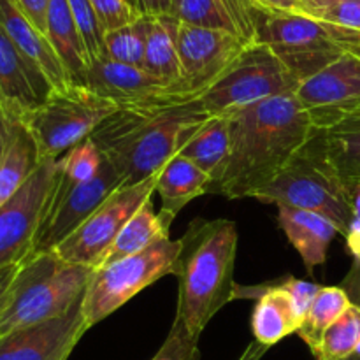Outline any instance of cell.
Listing matches in <instances>:
<instances>
[{"mask_svg": "<svg viewBox=\"0 0 360 360\" xmlns=\"http://www.w3.org/2000/svg\"><path fill=\"white\" fill-rule=\"evenodd\" d=\"M229 118L227 164L210 190L229 200L253 199L316 132L295 94L271 97Z\"/></svg>", "mask_w": 360, "mask_h": 360, "instance_id": "cell-1", "label": "cell"}, {"mask_svg": "<svg viewBox=\"0 0 360 360\" xmlns=\"http://www.w3.org/2000/svg\"><path fill=\"white\" fill-rule=\"evenodd\" d=\"M207 116L197 95H179L155 104L118 108L90 139L123 185L130 186L157 176L178 155L183 130Z\"/></svg>", "mask_w": 360, "mask_h": 360, "instance_id": "cell-2", "label": "cell"}, {"mask_svg": "<svg viewBox=\"0 0 360 360\" xmlns=\"http://www.w3.org/2000/svg\"><path fill=\"white\" fill-rule=\"evenodd\" d=\"M179 241L172 273L179 285L176 316L199 340L214 315L234 301L238 227L225 218H195Z\"/></svg>", "mask_w": 360, "mask_h": 360, "instance_id": "cell-3", "label": "cell"}, {"mask_svg": "<svg viewBox=\"0 0 360 360\" xmlns=\"http://www.w3.org/2000/svg\"><path fill=\"white\" fill-rule=\"evenodd\" d=\"M253 199L322 214L343 238L355 218L352 190L330 162L323 130H316L283 171Z\"/></svg>", "mask_w": 360, "mask_h": 360, "instance_id": "cell-4", "label": "cell"}, {"mask_svg": "<svg viewBox=\"0 0 360 360\" xmlns=\"http://www.w3.org/2000/svg\"><path fill=\"white\" fill-rule=\"evenodd\" d=\"M94 271L67 262L55 252L28 257L0 315V336L65 315L84 295Z\"/></svg>", "mask_w": 360, "mask_h": 360, "instance_id": "cell-5", "label": "cell"}, {"mask_svg": "<svg viewBox=\"0 0 360 360\" xmlns=\"http://www.w3.org/2000/svg\"><path fill=\"white\" fill-rule=\"evenodd\" d=\"M257 41L269 46L295 79H308L347 51H360V37L297 11H266Z\"/></svg>", "mask_w": 360, "mask_h": 360, "instance_id": "cell-6", "label": "cell"}, {"mask_svg": "<svg viewBox=\"0 0 360 360\" xmlns=\"http://www.w3.org/2000/svg\"><path fill=\"white\" fill-rule=\"evenodd\" d=\"M118 109L115 102L86 84H69L35 109L23 123L34 137L41 158H60L91 134Z\"/></svg>", "mask_w": 360, "mask_h": 360, "instance_id": "cell-7", "label": "cell"}, {"mask_svg": "<svg viewBox=\"0 0 360 360\" xmlns=\"http://www.w3.org/2000/svg\"><path fill=\"white\" fill-rule=\"evenodd\" d=\"M299 81L264 42L246 46L234 65L199 97L210 116H231L278 95L295 94Z\"/></svg>", "mask_w": 360, "mask_h": 360, "instance_id": "cell-8", "label": "cell"}, {"mask_svg": "<svg viewBox=\"0 0 360 360\" xmlns=\"http://www.w3.org/2000/svg\"><path fill=\"white\" fill-rule=\"evenodd\" d=\"M181 241L162 239L144 252L94 271L84 292V320L88 329L101 323L139 292L174 273Z\"/></svg>", "mask_w": 360, "mask_h": 360, "instance_id": "cell-9", "label": "cell"}, {"mask_svg": "<svg viewBox=\"0 0 360 360\" xmlns=\"http://www.w3.org/2000/svg\"><path fill=\"white\" fill-rule=\"evenodd\" d=\"M155 185L157 176L137 185L120 186L74 234H70L53 252L70 264L98 269L127 221L148 200H151Z\"/></svg>", "mask_w": 360, "mask_h": 360, "instance_id": "cell-10", "label": "cell"}, {"mask_svg": "<svg viewBox=\"0 0 360 360\" xmlns=\"http://www.w3.org/2000/svg\"><path fill=\"white\" fill-rule=\"evenodd\" d=\"M120 186L122 178L105 158L97 178L88 183L69 181L60 174L58 165V179L39 227L34 253L53 252L62 245Z\"/></svg>", "mask_w": 360, "mask_h": 360, "instance_id": "cell-11", "label": "cell"}, {"mask_svg": "<svg viewBox=\"0 0 360 360\" xmlns=\"http://www.w3.org/2000/svg\"><path fill=\"white\" fill-rule=\"evenodd\" d=\"M56 179L58 158H44L16 195L0 207V269L23 264L34 253Z\"/></svg>", "mask_w": 360, "mask_h": 360, "instance_id": "cell-12", "label": "cell"}, {"mask_svg": "<svg viewBox=\"0 0 360 360\" xmlns=\"http://www.w3.org/2000/svg\"><path fill=\"white\" fill-rule=\"evenodd\" d=\"M295 98L316 130H329L360 109V51H347L301 81Z\"/></svg>", "mask_w": 360, "mask_h": 360, "instance_id": "cell-13", "label": "cell"}, {"mask_svg": "<svg viewBox=\"0 0 360 360\" xmlns=\"http://www.w3.org/2000/svg\"><path fill=\"white\" fill-rule=\"evenodd\" d=\"M248 44L252 42L234 32L179 23L178 55L186 90L200 97L234 65Z\"/></svg>", "mask_w": 360, "mask_h": 360, "instance_id": "cell-14", "label": "cell"}, {"mask_svg": "<svg viewBox=\"0 0 360 360\" xmlns=\"http://www.w3.org/2000/svg\"><path fill=\"white\" fill-rule=\"evenodd\" d=\"M44 70L14 46L0 28V112L9 123H23L53 94Z\"/></svg>", "mask_w": 360, "mask_h": 360, "instance_id": "cell-15", "label": "cell"}, {"mask_svg": "<svg viewBox=\"0 0 360 360\" xmlns=\"http://www.w3.org/2000/svg\"><path fill=\"white\" fill-rule=\"evenodd\" d=\"M84 295L58 319L0 336V360H69L86 334Z\"/></svg>", "mask_w": 360, "mask_h": 360, "instance_id": "cell-16", "label": "cell"}, {"mask_svg": "<svg viewBox=\"0 0 360 360\" xmlns=\"http://www.w3.org/2000/svg\"><path fill=\"white\" fill-rule=\"evenodd\" d=\"M84 84L108 101L115 102L118 108L155 104L179 95H193L167 86L141 67L112 62L105 56H101L97 62L91 63Z\"/></svg>", "mask_w": 360, "mask_h": 360, "instance_id": "cell-17", "label": "cell"}, {"mask_svg": "<svg viewBox=\"0 0 360 360\" xmlns=\"http://www.w3.org/2000/svg\"><path fill=\"white\" fill-rule=\"evenodd\" d=\"M257 299L252 313V333L257 343L271 348L297 334L304 316L299 313L287 287V278L273 283L243 287L236 285L234 299Z\"/></svg>", "mask_w": 360, "mask_h": 360, "instance_id": "cell-18", "label": "cell"}, {"mask_svg": "<svg viewBox=\"0 0 360 360\" xmlns=\"http://www.w3.org/2000/svg\"><path fill=\"white\" fill-rule=\"evenodd\" d=\"M229 150H231V118L207 116L183 130L178 155L210 174L214 185L227 164Z\"/></svg>", "mask_w": 360, "mask_h": 360, "instance_id": "cell-19", "label": "cell"}, {"mask_svg": "<svg viewBox=\"0 0 360 360\" xmlns=\"http://www.w3.org/2000/svg\"><path fill=\"white\" fill-rule=\"evenodd\" d=\"M0 28L27 58L44 70L56 90L69 86V76L56 53L53 51L48 37L34 27L14 0H0Z\"/></svg>", "mask_w": 360, "mask_h": 360, "instance_id": "cell-20", "label": "cell"}, {"mask_svg": "<svg viewBox=\"0 0 360 360\" xmlns=\"http://www.w3.org/2000/svg\"><path fill=\"white\" fill-rule=\"evenodd\" d=\"M278 224L311 274L316 266L326 264L330 243L340 234L326 217L297 207L278 206Z\"/></svg>", "mask_w": 360, "mask_h": 360, "instance_id": "cell-21", "label": "cell"}, {"mask_svg": "<svg viewBox=\"0 0 360 360\" xmlns=\"http://www.w3.org/2000/svg\"><path fill=\"white\" fill-rule=\"evenodd\" d=\"M211 185L213 179L210 174L181 155H174L157 174L155 193H158L162 200L160 214L172 224L186 204L210 193Z\"/></svg>", "mask_w": 360, "mask_h": 360, "instance_id": "cell-22", "label": "cell"}, {"mask_svg": "<svg viewBox=\"0 0 360 360\" xmlns=\"http://www.w3.org/2000/svg\"><path fill=\"white\" fill-rule=\"evenodd\" d=\"M46 37L62 62L70 84H84L90 58L67 0H49Z\"/></svg>", "mask_w": 360, "mask_h": 360, "instance_id": "cell-23", "label": "cell"}, {"mask_svg": "<svg viewBox=\"0 0 360 360\" xmlns=\"http://www.w3.org/2000/svg\"><path fill=\"white\" fill-rule=\"evenodd\" d=\"M178 30L179 21L174 16L171 14L155 16L141 69L167 86L188 91L183 83L181 63H179Z\"/></svg>", "mask_w": 360, "mask_h": 360, "instance_id": "cell-24", "label": "cell"}, {"mask_svg": "<svg viewBox=\"0 0 360 360\" xmlns=\"http://www.w3.org/2000/svg\"><path fill=\"white\" fill-rule=\"evenodd\" d=\"M41 160L30 132L20 123H9V136L0 157V207L16 195Z\"/></svg>", "mask_w": 360, "mask_h": 360, "instance_id": "cell-25", "label": "cell"}, {"mask_svg": "<svg viewBox=\"0 0 360 360\" xmlns=\"http://www.w3.org/2000/svg\"><path fill=\"white\" fill-rule=\"evenodd\" d=\"M153 200H148L129 221L122 232L118 234L116 241L112 243L111 250L105 255L102 266L116 262V260L127 259V257L137 255L144 252L155 243L162 239H169V229L171 221L165 220L160 213H155ZM101 266V267H102Z\"/></svg>", "mask_w": 360, "mask_h": 360, "instance_id": "cell-26", "label": "cell"}, {"mask_svg": "<svg viewBox=\"0 0 360 360\" xmlns=\"http://www.w3.org/2000/svg\"><path fill=\"white\" fill-rule=\"evenodd\" d=\"M327 153L338 174L354 190L360 183V109L323 130Z\"/></svg>", "mask_w": 360, "mask_h": 360, "instance_id": "cell-27", "label": "cell"}, {"mask_svg": "<svg viewBox=\"0 0 360 360\" xmlns=\"http://www.w3.org/2000/svg\"><path fill=\"white\" fill-rule=\"evenodd\" d=\"M153 20L155 16L141 14L132 23L116 28V30L105 32L104 55L102 56L112 60V62L143 67L144 51H146Z\"/></svg>", "mask_w": 360, "mask_h": 360, "instance_id": "cell-28", "label": "cell"}, {"mask_svg": "<svg viewBox=\"0 0 360 360\" xmlns=\"http://www.w3.org/2000/svg\"><path fill=\"white\" fill-rule=\"evenodd\" d=\"M352 306L347 292L341 287H322L308 309L297 336L308 345L309 350L319 345L320 338L326 333L330 323L336 322L345 311Z\"/></svg>", "mask_w": 360, "mask_h": 360, "instance_id": "cell-29", "label": "cell"}, {"mask_svg": "<svg viewBox=\"0 0 360 360\" xmlns=\"http://www.w3.org/2000/svg\"><path fill=\"white\" fill-rule=\"evenodd\" d=\"M360 343V308L352 304L340 319L327 327L311 352L315 360H345Z\"/></svg>", "mask_w": 360, "mask_h": 360, "instance_id": "cell-30", "label": "cell"}, {"mask_svg": "<svg viewBox=\"0 0 360 360\" xmlns=\"http://www.w3.org/2000/svg\"><path fill=\"white\" fill-rule=\"evenodd\" d=\"M299 13L360 37V0H311Z\"/></svg>", "mask_w": 360, "mask_h": 360, "instance_id": "cell-31", "label": "cell"}, {"mask_svg": "<svg viewBox=\"0 0 360 360\" xmlns=\"http://www.w3.org/2000/svg\"><path fill=\"white\" fill-rule=\"evenodd\" d=\"M179 23L190 27L210 28V30H227L234 32V25L231 23L224 11L217 6L214 0H176L174 6L169 11Z\"/></svg>", "mask_w": 360, "mask_h": 360, "instance_id": "cell-32", "label": "cell"}, {"mask_svg": "<svg viewBox=\"0 0 360 360\" xmlns=\"http://www.w3.org/2000/svg\"><path fill=\"white\" fill-rule=\"evenodd\" d=\"M104 164V155L91 139L83 141L58 158L60 174L72 183H88L95 179Z\"/></svg>", "mask_w": 360, "mask_h": 360, "instance_id": "cell-33", "label": "cell"}, {"mask_svg": "<svg viewBox=\"0 0 360 360\" xmlns=\"http://www.w3.org/2000/svg\"><path fill=\"white\" fill-rule=\"evenodd\" d=\"M67 2H69L70 11H72L74 21L79 28L81 39H83L84 49H86L91 65L104 55L105 30L102 28L90 0H67Z\"/></svg>", "mask_w": 360, "mask_h": 360, "instance_id": "cell-34", "label": "cell"}, {"mask_svg": "<svg viewBox=\"0 0 360 360\" xmlns=\"http://www.w3.org/2000/svg\"><path fill=\"white\" fill-rule=\"evenodd\" d=\"M225 16L234 25L236 34L246 42H257L259 23L264 11L253 0H214Z\"/></svg>", "mask_w": 360, "mask_h": 360, "instance_id": "cell-35", "label": "cell"}, {"mask_svg": "<svg viewBox=\"0 0 360 360\" xmlns=\"http://www.w3.org/2000/svg\"><path fill=\"white\" fill-rule=\"evenodd\" d=\"M151 360H200L199 340L188 333L181 319L174 316L164 345Z\"/></svg>", "mask_w": 360, "mask_h": 360, "instance_id": "cell-36", "label": "cell"}, {"mask_svg": "<svg viewBox=\"0 0 360 360\" xmlns=\"http://www.w3.org/2000/svg\"><path fill=\"white\" fill-rule=\"evenodd\" d=\"M90 4L94 6L98 21L105 32L125 27L141 16L139 11L130 6L127 0H90Z\"/></svg>", "mask_w": 360, "mask_h": 360, "instance_id": "cell-37", "label": "cell"}, {"mask_svg": "<svg viewBox=\"0 0 360 360\" xmlns=\"http://www.w3.org/2000/svg\"><path fill=\"white\" fill-rule=\"evenodd\" d=\"M14 2L23 11L25 16L34 23V27L46 35V18H48L49 0H14Z\"/></svg>", "mask_w": 360, "mask_h": 360, "instance_id": "cell-38", "label": "cell"}, {"mask_svg": "<svg viewBox=\"0 0 360 360\" xmlns=\"http://www.w3.org/2000/svg\"><path fill=\"white\" fill-rule=\"evenodd\" d=\"M20 267H21V264L0 269V315H2V311L6 309V306H7V302H9L11 290H13L14 280H16L18 273H20Z\"/></svg>", "mask_w": 360, "mask_h": 360, "instance_id": "cell-39", "label": "cell"}, {"mask_svg": "<svg viewBox=\"0 0 360 360\" xmlns=\"http://www.w3.org/2000/svg\"><path fill=\"white\" fill-rule=\"evenodd\" d=\"M354 306L360 308V262H355L340 285Z\"/></svg>", "mask_w": 360, "mask_h": 360, "instance_id": "cell-40", "label": "cell"}, {"mask_svg": "<svg viewBox=\"0 0 360 360\" xmlns=\"http://www.w3.org/2000/svg\"><path fill=\"white\" fill-rule=\"evenodd\" d=\"M345 239H347L348 250L355 257V262H360V217L354 218Z\"/></svg>", "mask_w": 360, "mask_h": 360, "instance_id": "cell-41", "label": "cell"}, {"mask_svg": "<svg viewBox=\"0 0 360 360\" xmlns=\"http://www.w3.org/2000/svg\"><path fill=\"white\" fill-rule=\"evenodd\" d=\"M136 7L141 14H146V16H160V14H167L165 0H136Z\"/></svg>", "mask_w": 360, "mask_h": 360, "instance_id": "cell-42", "label": "cell"}, {"mask_svg": "<svg viewBox=\"0 0 360 360\" xmlns=\"http://www.w3.org/2000/svg\"><path fill=\"white\" fill-rule=\"evenodd\" d=\"M257 4V7L266 13V11H297L292 0H253Z\"/></svg>", "mask_w": 360, "mask_h": 360, "instance_id": "cell-43", "label": "cell"}, {"mask_svg": "<svg viewBox=\"0 0 360 360\" xmlns=\"http://www.w3.org/2000/svg\"><path fill=\"white\" fill-rule=\"evenodd\" d=\"M267 350H269V348L264 347V345H260V343H257V341L253 340L252 343L245 348V352L239 355L238 360H262L264 355L267 354Z\"/></svg>", "mask_w": 360, "mask_h": 360, "instance_id": "cell-44", "label": "cell"}, {"mask_svg": "<svg viewBox=\"0 0 360 360\" xmlns=\"http://www.w3.org/2000/svg\"><path fill=\"white\" fill-rule=\"evenodd\" d=\"M7 136H9V122L4 118V115L0 112V157L4 153V148H6Z\"/></svg>", "mask_w": 360, "mask_h": 360, "instance_id": "cell-45", "label": "cell"}, {"mask_svg": "<svg viewBox=\"0 0 360 360\" xmlns=\"http://www.w3.org/2000/svg\"><path fill=\"white\" fill-rule=\"evenodd\" d=\"M352 200H354L355 217H360V183L355 185L354 190H352Z\"/></svg>", "mask_w": 360, "mask_h": 360, "instance_id": "cell-46", "label": "cell"}, {"mask_svg": "<svg viewBox=\"0 0 360 360\" xmlns=\"http://www.w3.org/2000/svg\"><path fill=\"white\" fill-rule=\"evenodd\" d=\"M345 360H360V343H359V347L355 348V352H354V354H352L350 357H348V359H345Z\"/></svg>", "mask_w": 360, "mask_h": 360, "instance_id": "cell-47", "label": "cell"}, {"mask_svg": "<svg viewBox=\"0 0 360 360\" xmlns=\"http://www.w3.org/2000/svg\"><path fill=\"white\" fill-rule=\"evenodd\" d=\"M174 2L176 0H165V6H167V14H169V11H171V7L174 6Z\"/></svg>", "mask_w": 360, "mask_h": 360, "instance_id": "cell-48", "label": "cell"}, {"mask_svg": "<svg viewBox=\"0 0 360 360\" xmlns=\"http://www.w3.org/2000/svg\"><path fill=\"white\" fill-rule=\"evenodd\" d=\"M308 2H311V0H299V11H301V7L306 6ZM299 11H297V13H299Z\"/></svg>", "mask_w": 360, "mask_h": 360, "instance_id": "cell-49", "label": "cell"}, {"mask_svg": "<svg viewBox=\"0 0 360 360\" xmlns=\"http://www.w3.org/2000/svg\"><path fill=\"white\" fill-rule=\"evenodd\" d=\"M127 2H129L130 6H134V7H136V0H127ZM136 9H137V7H136Z\"/></svg>", "mask_w": 360, "mask_h": 360, "instance_id": "cell-50", "label": "cell"}, {"mask_svg": "<svg viewBox=\"0 0 360 360\" xmlns=\"http://www.w3.org/2000/svg\"><path fill=\"white\" fill-rule=\"evenodd\" d=\"M292 2H294L295 6H297V11H299V0H292Z\"/></svg>", "mask_w": 360, "mask_h": 360, "instance_id": "cell-51", "label": "cell"}]
</instances>
